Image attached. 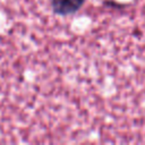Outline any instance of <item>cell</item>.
Returning <instances> with one entry per match:
<instances>
[{
  "mask_svg": "<svg viewBox=\"0 0 145 145\" xmlns=\"http://www.w3.org/2000/svg\"><path fill=\"white\" fill-rule=\"evenodd\" d=\"M84 0H51L52 9L58 15H70L83 6Z\"/></svg>",
  "mask_w": 145,
  "mask_h": 145,
  "instance_id": "1",
  "label": "cell"
}]
</instances>
